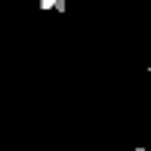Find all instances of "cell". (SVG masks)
Listing matches in <instances>:
<instances>
[{"label":"cell","mask_w":151,"mask_h":151,"mask_svg":"<svg viewBox=\"0 0 151 151\" xmlns=\"http://www.w3.org/2000/svg\"><path fill=\"white\" fill-rule=\"evenodd\" d=\"M148 74H151V65H148Z\"/></svg>","instance_id":"277c9868"},{"label":"cell","mask_w":151,"mask_h":151,"mask_svg":"<svg viewBox=\"0 0 151 151\" xmlns=\"http://www.w3.org/2000/svg\"><path fill=\"white\" fill-rule=\"evenodd\" d=\"M56 12L65 16V12H68V0H56Z\"/></svg>","instance_id":"7a4b0ae2"},{"label":"cell","mask_w":151,"mask_h":151,"mask_svg":"<svg viewBox=\"0 0 151 151\" xmlns=\"http://www.w3.org/2000/svg\"><path fill=\"white\" fill-rule=\"evenodd\" d=\"M37 9H40V12H50V9L56 12V0H40V3H37Z\"/></svg>","instance_id":"6da1fadb"},{"label":"cell","mask_w":151,"mask_h":151,"mask_svg":"<svg viewBox=\"0 0 151 151\" xmlns=\"http://www.w3.org/2000/svg\"><path fill=\"white\" fill-rule=\"evenodd\" d=\"M133 151H148V148H142V145H139V148H133Z\"/></svg>","instance_id":"3957f363"}]
</instances>
